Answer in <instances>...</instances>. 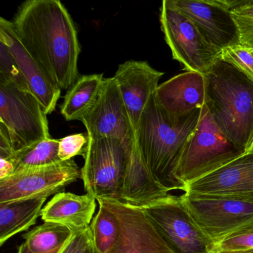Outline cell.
<instances>
[{
	"label": "cell",
	"instance_id": "1",
	"mask_svg": "<svg viewBox=\"0 0 253 253\" xmlns=\"http://www.w3.org/2000/svg\"><path fill=\"white\" fill-rule=\"evenodd\" d=\"M13 28L21 43L60 89L79 78L81 48L72 16L59 0H28L17 10Z\"/></svg>",
	"mask_w": 253,
	"mask_h": 253
},
{
	"label": "cell",
	"instance_id": "2",
	"mask_svg": "<svg viewBox=\"0 0 253 253\" xmlns=\"http://www.w3.org/2000/svg\"><path fill=\"white\" fill-rule=\"evenodd\" d=\"M201 110L184 116H170L155 93L142 114L136 134L140 155L154 178L169 192L186 191L176 172L185 146L198 126Z\"/></svg>",
	"mask_w": 253,
	"mask_h": 253
},
{
	"label": "cell",
	"instance_id": "3",
	"mask_svg": "<svg viewBox=\"0 0 253 253\" xmlns=\"http://www.w3.org/2000/svg\"><path fill=\"white\" fill-rule=\"evenodd\" d=\"M205 106L214 124L234 145L253 146V79L220 57L204 75Z\"/></svg>",
	"mask_w": 253,
	"mask_h": 253
},
{
	"label": "cell",
	"instance_id": "4",
	"mask_svg": "<svg viewBox=\"0 0 253 253\" xmlns=\"http://www.w3.org/2000/svg\"><path fill=\"white\" fill-rule=\"evenodd\" d=\"M48 138L47 115L38 99L0 76V156Z\"/></svg>",
	"mask_w": 253,
	"mask_h": 253
},
{
	"label": "cell",
	"instance_id": "5",
	"mask_svg": "<svg viewBox=\"0 0 253 253\" xmlns=\"http://www.w3.org/2000/svg\"><path fill=\"white\" fill-rule=\"evenodd\" d=\"M134 144L111 137H89L81 179L97 201H123V185Z\"/></svg>",
	"mask_w": 253,
	"mask_h": 253
},
{
	"label": "cell",
	"instance_id": "6",
	"mask_svg": "<svg viewBox=\"0 0 253 253\" xmlns=\"http://www.w3.org/2000/svg\"><path fill=\"white\" fill-rule=\"evenodd\" d=\"M245 152L226 138L204 105L198 126L185 146L176 176L186 188L189 183L215 171Z\"/></svg>",
	"mask_w": 253,
	"mask_h": 253
},
{
	"label": "cell",
	"instance_id": "7",
	"mask_svg": "<svg viewBox=\"0 0 253 253\" xmlns=\"http://www.w3.org/2000/svg\"><path fill=\"white\" fill-rule=\"evenodd\" d=\"M137 208L145 213L173 253H218L217 245L192 218L181 195L169 194Z\"/></svg>",
	"mask_w": 253,
	"mask_h": 253
},
{
	"label": "cell",
	"instance_id": "8",
	"mask_svg": "<svg viewBox=\"0 0 253 253\" xmlns=\"http://www.w3.org/2000/svg\"><path fill=\"white\" fill-rule=\"evenodd\" d=\"M160 22L173 59L186 72L204 75L221 57V51L206 41L192 20L174 5L173 0L163 1Z\"/></svg>",
	"mask_w": 253,
	"mask_h": 253
},
{
	"label": "cell",
	"instance_id": "9",
	"mask_svg": "<svg viewBox=\"0 0 253 253\" xmlns=\"http://www.w3.org/2000/svg\"><path fill=\"white\" fill-rule=\"evenodd\" d=\"M181 198L192 218L216 245L253 221L252 201L198 196L186 192Z\"/></svg>",
	"mask_w": 253,
	"mask_h": 253
},
{
	"label": "cell",
	"instance_id": "10",
	"mask_svg": "<svg viewBox=\"0 0 253 253\" xmlns=\"http://www.w3.org/2000/svg\"><path fill=\"white\" fill-rule=\"evenodd\" d=\"M80 177L81 169L73 159L18 171L0 179V203L48 198Z\"/></svg>",
	"mask_w": 253,
	"mask_h": 253
},
{
	"label": "cell",
	"instance_id": "11",
	"mask_svg": "<svg viewBox=\"0 0 253 253\" xmlns=\"http://www.w3.org/2000/svg\"><path fill=\"white\" fill-rule=\"evenodd\" d=\"M81 122L89 137H111L127 143L137 142L132 126L115 78H105L97 100Z\"/></svg>",
	"mask_w": 253,
	"mask_h": 253
},
{
	"label": "cell",
	"instance_id": "12",
	"mask_svg": "<svg viewBox=\"0 0 253 253\" xmlns=\"http://www.w3.org/2000/svg\"><path fill=\"white\" fill-rule=\"evenodd\" d=\"M195 25L207 42L218 51L241 45L239 31L231 14L232 1L173 0Z\"/></svg>",
	"mask_w": 253,
	"mask_h": 253
},
{
	"label": "cell",
	"instance_id": "13",
	"mask_svg": "<svg viewBox=\"0 0 253 253\" xmlns=\"http://www.w3.org/2000/svg\"><path fill=\"white\" fill-rule=\"evenodd\" d=\"M184 192L253 202V149L189 183Z\"/></svg>",
	"mask_w": 253,
	"mask_h": 253
},
{
	"label": "cell",
	"instance_id": "14",
	"mask_svg": "<svg viewBox=\"0 0 253 253\" xmlns=\"http://www.w3.org/2000/svg\"><path fill=\"white\" fill-rule=\"evenodd\" d=\"M118 217L120 232L110 253H173L140 209L98 200Z\"/></svg>",
	"mask_w": 253,
	"mask_h": 253
},
{
	"label": "cell",
	"instance_id": "15",
	"mask_svg": "<svg viewBox=\"0 0 253 253\" xmlns=\"http://www.w3.org/2000/svg\"><path fill=\"white\" fill-rule=\"evenodd\" d=\"M164 75L148 62L128 60L119 65L113 77L119 87L135 137L142 114L158 89Z\"/></svg>",
	"mask_w": 253,
	"mask_h": 253
},
{
	"label": "cell",
	"instance_id": "16",
	"mask_svg": "<svg viewBox=\"0 0 253 253\" xmlns=\"http://www.w3.org/2000/svg\"><path fill=\"white\" fill-rule=\"evenodd\" d=\"M0 41L11 50L29 91L38 99L46 115L52 113L60 99L61 89L21 43L11 21L3 17L0 18Z\"/></svg>",
	"mask_w": 253,
	"mask_h": 253
},
{
	"label": "cell",
	"instance_id": "17",
	"mask_svg": "<svg viewBox=\"0 0 253 253\" xmlns=\"http://www.w3.org/2000/svg\"><path fill=\"white\" fill-rule=\"evenodd\" d=\"M205 78L202 74L186 72L158 86L155 95L162 109L171 117H181L205 105Z\"/></svg>",
	"mask_w": 253,
	"mask_h": 253
},
{
	"label": "cell",
	"instance_id": "18",
	"mask_svg": "<svg viewBox=\"0 0 253 253\" xmlns=\"http://www.w3.org/2000/svg\"><path fill=\"white\" fill-rule=\"evenodd\" d=\"M95 201L88 193L60 192L42 208L41 217L44 222L60 223L76 233L89 227L95 212Z\"/></svg>",
	"mask_w": 253,
	"mask_h": 253
},
{
	"label": "cell",
	"instance_id": "19",
	"mask_svg": "<svg viewBox=\"0 0 253 253\" xmlns=\"http://www.w3.org/2000/svg\"><path fill=\"white\" fill-rule=\"evenodd\" d=\"M169 192L156 181L148 169L136 142L124 177V204L134 207H144L167 196Z\"/></svg>",
	"mask_w": 253,
	"mask_h": 253
},
{
	"label": "cell",
	"instance_id": "20",
	"mask_svg": "<svg viewBox=\"0 0 253 253\" xmlns=\"http://www.w3.org/2000/svg\"><path fill=\"white\" fill-rule=\"evenodd\" d=\"M47 198H31L0 203V246L11 237L28 230L42 214Z\"/></svg>",
	"mask_w": 253,
	"mask_h": 253
},
{
	"label": "cell",
	"instance_id": "21",
	"mask_svg": "<svg viewBox=\"0 0 253 253\" xmlns=\"http://www.w3.org/2000/svg\"><path fill=\"white\" fill-rule=\"evenodd\" d=\"M104 79L103 74L80 75L68 89L61 105V114L66 121H81L97 100Z\"/></svg>",
	"mask_w": 253,
	"mask_h": 253
},
{
	"label": "cell",
	"instance_id": "22",
	"mask_svg": "<svg viewBox=\"0 0 253 253\" xmlns=\"http://www.w3.org/2000/svg\"><path fill=\"white\" fill-rule=\"evenodd\" d=\"M59 143L60 140L50 137L14 152L5 159L11 161L14 168L13 174L29 169L54 165L62 162L58 155Z\"/></svg>",
	"mask_w": 253,
	"mask_h": 253
},
{
	"label": "cell",
	"instance_id": "23",
	"mask_svg": "<svg viewBox=\"0 0 253 253\" xmlns=\"http://www.w3.org/2000/svg\"><path fill=\"white\" fill-rule=\"evenodd\" d=\"M66 226L45 222L23 235L29 248L34 253H49L62 248L74 235Z\"/></svg>",
	"mask_w": 253,
	"mask_h": 253
},
{
	"label": "cell",
	"instance_id": "24",
	"mask_svg": "<svg viewBox=\"0 0 253 253\" xmlns=\"http://www.w3.org/2000/svg\"><path fill=\"white\" fill-rule=\"evenodd\" d=\"M98 204V211L90 224L92 245L95 253H110L119 235V220L111 210Z\"/></svg>",
	"mask_w": 253,
	"mask_h": 253
},
{
	"label": "cell",
	"instance_id": "25",
	"mask_svg": "<svg viewBox=\"0 0 253 253\" xmlns=\"http://www.w3.org/2000/svg\"><path fill=\"white\" fill-rule=\"evenodd\" d=\"M231 14L239 31L241 45L253 49V0L232 1Z\"/></svg>",
	"mask_w": 253,
	"mask_h": 253
},
{
	"label": "cell",
	"instance_id": "26",
	"mask_svg": "<svg viewBox=\"0 0 253 253\" xmlns=\"http://www.w3.org/2000/svg\"><path fill=\"white\" fill-rule=\"evenodd\" d=\"M0 76L15 84L20 89L29 91L24 77L11 50L6 44L0 41Z\"/></svg>",
	"mask_w": 253,
	"mask_h": 253
},
{
	"label": "cell",
	"instance_id": "27",
	"mask_svg": "<svg viewBox=\"0 0 253 253\" xmlns=\"http://www.w3.org/2000/svg\"><path fill=\"white\" fill-rule=\"evenodd\" d=\"M218 252L244 251L253 249V221L232 232L217 244Z\"/></svg>",
	"mask_w": 253,
	"mask_h": 253
},
{
	"label": "cell",
	"instance_id": "28",
	"mask_svg": "<svg viewBox=\"0 0 253 253\" xmlns=\"http://www.w3.org/2000/svg\"><path fill=\"white\" fill-rule=\"evenodd\" d=\"M221 58L253 79V49L241 45L229 47L222 51Z\"/></svg>",
	"mask_w": 253,
	"mask_h": 253
},
{
	"label": "cell",
	"instance_id": "29",
	"mask_svg": "<svg viewBox=\"0 0 253 253\" xmlns=\"http://www.w3.org/2000/svg\"><path fill=\"white\" fill-rule=\"evenodd\" d=\"M88 136L86 133L71 134L60 139L58 155L61 161L73 159L77 155L85 156Z\"/></svg>",
	"mask_w": 253,
	"mask_h": 253
},
{
	"label": "cell",
	"instance_id": "30",
	"mask_svg": "<svg viewBox=\"0 0 253 253\" xmlns=\"http://www.w3.org/2000/svg\"><path fill=\"white\" fill-rule=\"evenodd\" d=\"M92 247L91 229L89 227L74 234L59 253H88Z\"/></svg>",
	"mask_w": 253,
	"mask_h": 253
},
{
	"label": "cell",
	"instance_id": "31",
	"mask_svg": "<svg viewBox=\"0 0 253 253\" xmlns=\"http://www.w3.org/2000/svg\"><path fill=\"white\" fill-rule=\"evenodd\" d=\"M64 247V246H63ZM62 247V248H63ZM58 249V250H55V251L51 252V253H60V250H61V249ZM17 253H34L32 251V250H30V249L29 248V247H28L27 244H26V242L23 243V244H22L20 246V247H19L18 249V252H17Z\"/></svg>",
	"mask_w": 253,
	"mask_h": 253
},
{
	"label": "cell",
	"instance_id": "32",
	"mask_svg": "<svg viewBox=\"0 0 253 253\" xmlns=\"http://www.w3.org/2000/svg\"><path fill=\"white\" fill-rule=\"evenodd\" d=\"M218 253H253V249H250V250H244V251L218 252Z\"/></svg>",
	"mask_w": 253,
	"mask_h": 253
},
{
	"label": "cell",
	"instance_id": "33",
	"mask_svg": "<svg viewBox=\"0 0 253 253\" xmlns=\"http://www.w3.org/2000/svg\"><path fill=\"white\" fill-rule=\"evenodd\" d=\"M88 253H95V251H94V247H93V245H92V247H91V248L90 249V250H89V251H88Z\"/></svg>",
	"mask_w": 253,
	"mask_h": 253
},
{
	"label": "cell",
	"instance_id": "34",
	"mask_svg": "<svg viewBox=\"0 0 253 253\" xmlns=\"http://www.w3.org/2000/svg\"><path fill=\"white\" fill-rule=\"evenodd\" d=\"M251 149H253V147H252ZM251 149H250V150H251Z\"/></svg>",
	"mask_w": 253,
	"mask_h": 253
}]
</instances>
